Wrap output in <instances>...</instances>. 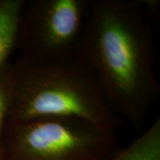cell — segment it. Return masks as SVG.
<instances>
[{
  "instance_id": "obj_2",
  "label": "cell",
  "mask_w": 160,
  "mask_h": 160,
  "mask_svg": "<svg viewBox=\"0 0 160 160\" xmlns=\"http://www.w3.org/2000/svg\"><path fill=\"white\" fill-rule=\"evenodd\" d=\"M45 118L82 120L114 132L121 123L93 71L79 58L49 62L18 58L12 62L6 121Z\"/></svg>"
},
{
  "instance_id": "obj_5",
  "label": "cell",
  "mask_w": 160,
  "mask_h": 160,
  "mask_svg": "<svg viewBox=\"0 0 160 160\" xmlns=\"http://www.w3.org/2000/svg\"><path fill=\"white\" fill-rule=\"evenodd\" d=\"M109 160H160V118Z\"/></svg>"
},
{
  "instance_id": "obj_4",
  "label": "cell",
  "mask_w": 160,
  "mask_h": 160,
  "mask_svg": "<svg viewBox=\"0 0 160 160\" xmlns=\"http://www.w3.org/2000/svg\"><path fill=\"white\" fill-rule=\"evenodd\" d=\"M90 0H23L16 29L20 59L78 57Z\"/></svg>"
},
{
  "instance_id": "obj_3",
  "label": "cell",
  "mask_w": 160,
  "mask_h": 160,
  "mask_svg": "<svg viewBox=\"0 0 160 160\" xmlns=\"http://www.w3.org/2000/svg\"><path fill=\"white\" fill-rule=\"evenodd\" d=\"M120 149L116 132L65 118L6 121L3 160H109Z\"/></svg>"
},
{
  "instance_id": "obj_1",
  "label": "cell",
  "mask_w": 160,
  "mask_h": 160,
  "mask_svg": "<svg viewBox=\"0 0 160 160\" xmlns=\"http://www.w3.org/2000/svg\"><path fill=\"white\" fill-rule=\"evenodd\" d=\"M78 58L93 71L115 114L141 130L160 93L143 1H90Z\"/></svg>"
},
{
  "instance_id": "obj_6",
  "label": "cell",
  "mask_w": 160,
  "mask_h": 160,
  "mask_svg": "<svg viewBox=\"0 0 160 160\" xmlns=\"http://www.w3.org/2000/svg\"><path fill=\"white\" fill-rule=\"evenodd\" d=\"M23 0H0V67L15 51L16 29Z\"/></svg>"
},
{
  "instance_id": "obj_7",
  "label": "cell",
  "mask_w": 160,
  "mask_h": 160,
  "mask_svg": "<svg viewBox=\"0 0 160 160\" xmlns=\"http://www.w3.org/2000/svg\"><path fill=\"white\" fill-rule=\"evenodd\" d=\"M12 62L0 67V160H3V135L6 127L11 90Z\"/></svg>"
}]
</instances>
